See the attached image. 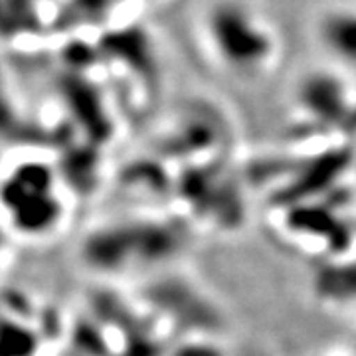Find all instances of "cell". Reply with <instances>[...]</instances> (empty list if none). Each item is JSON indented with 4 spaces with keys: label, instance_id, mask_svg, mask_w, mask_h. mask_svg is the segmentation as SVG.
Wrapping results in <instances>:
<instances>
[{
    "label": "cell",
    "instance_id": "6da1fadb",
    "mask_svg": "<svg viewBox=\"0 0 356 356\" xmlns=\"http://www.w3.org/2000/svg\"><path fill=\"white\" fill-rule=\"evenodd\" d=\"M200 30L214 60L236 76H264L277 60L280 36L250 0L208 2L200 16Z\"/></svg>",
    "mask_w": 356,
    "mask_h": 356
},
{
    "label": "cell",
    "instance_id": "7a4b0ae2",
    "mask_svg": "<svg viewBox=\"0 0 356 356\" xmlns=\"http://www.w3.org/2000/svg\"><path fill=\"white\" fill-rule=\"evenodd\" d=\"M0 212L6 226L24 236H42L58 226L62 206L56 178L38 161H22L0 175Z\"/></svg>",
    "mask_w": 356,
    "mask_h": 356
},
{
    "label": "cell",
    "instance_id": "3957f363",
    "mask_svg": "<svg viewBox=\"0 0 356 356\" xmlns=\"http://www.w3.org/2000/svg\"><path fill=\"white\" fill-rule=\"evenodd\" d=\"M172 250V236L151 224L111 226L99 229L83 243L86 264L102 271H125L137 261H153Z\"/></svg>",
    "mask_w": 356,
    "mask_h": 356
},
{
    "label": "cell",
    "instance_id": "277c9868",
    "mask_svg": "<svg viewBox=\"0 0 356 356\" xmlns=\"http://www.w3.org/2000/svg\"><path fill=\"white\" fill-rule=\"evenodd\" d=\"M350 95L348 83L332 72H311L295 89L299 109L318 121H343L350 113Z\"/></svg>",
    "mask_w": 356,
    "mask_h": 356
},
{
    "label": "cell",
    "instance_id": "5b68a950",
    "mask_svg": "<svg viewBox=\"0 0 356 356\" xmlns=\"http://www.w3.org/2000/svg\"><path fill=\"white\" fill-rule=\"evenodd\" d=\"M318 48L334 64L356 70V6L332 4L323 8L313 22Z\"/></svg>",
    "mask_w": 356,
    "mask_h": 356
},
{
    "label": "cell",
    "instance_id": "8992f818",
    "mask_svg": "<svg viewBox=\"0 0 356 356\" xmlns=\"http://www.w3.org/2000/svg\"><path fill=\"white\" fill-rule=\"evenodd\" d=\"M315 293L323 303L356 307V259L323 267L315 275Z\"/></svg>",
    "mask_w": 356,
    "mask_h": 356
}]
</instances>
